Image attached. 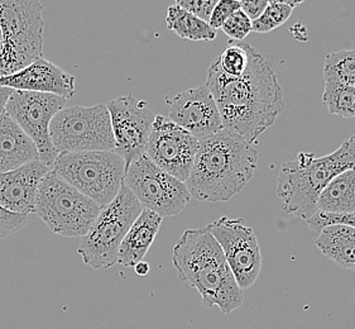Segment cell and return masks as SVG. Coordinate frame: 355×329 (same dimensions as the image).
<instances>
[{"mask_svg":"<svg viewBox=\"0 0 355 329\" xmlns=\"http://www.w3.org/2000/svg\"><path fill=\"white\" fill-rule=\"evenodd\" d=\"M205 86L218 106L224 129L249 144H256L284 109V94L275 70L256 50L239 78L227 76L215 60L207 70Z\"/></svg>","mask_w":355,"mask_h":329,"instance_id":"6da1fadb","label":"cell"},{"mask_svg":"<svg viewBox=\"0 0 355 329\" xmlns=\"http://www.w3.org/2000/svg\"><path fill=\"white\" fill-rule=\"evenodd\" d=\"M258 152L242 137L223 129L199 141L190 176L185 184L198 201H230L253 178Z\"/></svg>","mask_w":355,"mask_h":329,"instance_id":"7a4b0ae2","label":"cell"},{"mask_svg":"<svg viewBox=\"0 0 355 329\" xmlns=\"http://www.w3.org/2000/svg\"><path fill=\"white\" fill-rule=\"evenodd\" d=\"M172 262L178 279L198 290L205 308L218 307L223 314H229L242 307L243 290L207 229L185 230L173 247Z\"/></svg>","mask_w":355,"mask_h":329,"instance_id":"3957f363","label":"cell"},{"mask_svg":"<svg viewBox=\"0 0 355 329\" xmlns=\"http://www.w3.org/2000/svg\"><path fill=\"white\" fill-rule=\"evenodd\" d=\"M352 169H355V136L325 158L300 152L296 160L281 167L277 185L281 209L307 222L318 213V199L325 186Z\"/></svg>","mask_w":355,"mask_h":329,"instance_id":"277c9868","label":"cell"},{"mask_svg":"<svg viewBox=\"0 0 355 329\" xmlns=\"http://www.w3.org/2000/svg\"><path fill=\"white\" fill-rule=\"evenodd\" d=\"M42 10L38 0H0V78L42 58Z\"/></svg>","mask_w":355,"mask_h":329,"instance_id":"5b68a950","label":"cell"},{"mask_svg":"<svg viewBox=\"0 0 355 329\" xmlns=\"http://www.w3.org/2000/svg\"><path fill=\"white\" fill-rule=\"evenodd\" d=\"M52 170L103 209L121 192L127 164L114 151H90L60 153Z\"/></svg>","mask_w":355,"mask_h":329,"instance_id":"8992f818","label":"cell"},{"mask_svg":"<svg viewBox=\"0 0 355 329\" xmlns=\"http://www.w3.org/2000/svg\"><path fill=\"white\" fill-rule=\"evenodd\" d=\"M101 208L51 170L37 192L35 212L53 235L84 237Z\"/></svg>","mask_w":355,"mask_h":329,"instance_id":"52a82bcc","label":"cell"},{"mask_svg":"<svg viewBox=\"0 0 355 329\" xmlns=\"http://www.w3.org/2000/svg\"><path fill=\"white\" fill-rule=\"evenodd\" d=\"M142 212L135 194L123 184L115 199L101 209L93 227L81 237L78 253L84 264L95 270L116 265L121 242Z\"/></svg>","mask_w":355,"mask_h":329,"instance_id":"ba28073f","label":"cell"},{"mask_svg":"<svg viewBox=\"0 0 355 329\" xmlns=\"http://www.w3.org/2000/svg\"><path fill=\"white\" fill-rule=\"evenodd\" d=\"M50 136L58 155L115 150L107 104L64 108L53 117L50 124Z\"/></svg>","mask_w":355,"mask_h":329,"instance_id":"9c48e42d","label":"cell"},{"mask_svg":"<svg viewBox=\"0 0 355 329\" xmlns=\"http://www.w3.org/2000/svg\"><path fill=\"white\" fill-rule=\"evenodd\" d=\"M124 185L135 194L143 209L162 219L180 214L191 199L185 183L157 167L146 155L127 166Z\"/></svg>","mask_w":355,"mask_h":329,"instance_id":"30bf717a","label":"cell"},{"mask_svg":"<svg viewBox=\"0 0 355 329\" xmlns=\"http://www.w3.org/2000/svg\"><path fill=\"white\" fill-rule=\"evenodd\" d=\"M67 99L53 94L13 90L4 112L36 144L40 161L52 167L58 153L51 142L50 124Z\"/></svg>","mask_w":355,"mask_h":329,"instance_id":"8fae6325","label":"cell"},{"mask_svg":"<svg viewBox=\"0 0 355 329\" xmlns=\"http://www.w3.org/2000/svg\"><path fill=\"white\" fill-rule=\"evenodd\" d=\"M206 229L220 246L241 290L253 287L262 269V253L253 229L247 227L243 219L227 217L214 221Z\"/></svg>","mask_w":355,"mask_h":329,"instance_id":"7c38bea8","label":"cell"},{"mask_svg":"<svg viewBox=\"0 0 355 329\" xmlns=\"http://www.w3.org/2000/svg\"><path fill=\"white\" fill-rule=\"evenodd\" d=\"M198 150L199 140L167 117L156 115L144 155L157 167L175 179L186 183Z\"/></svg>","mask_w":355,"mask_h":329,"instance_id":"4fadbf2b","label":"cell"},{"mask_svg":"<svg viewBox=\"0 0 355 329\" xmlns=\"http://www.w3.org/2000/svg\"><path fill=\"white\" fill-rule=\"evenodd\" d=\"M107 108L115 141L114 152L129 166L146 153L156 115L147 101H138L130 94L109 101Z\"/></svg>","mask_w":355,"mask_h":329,"instance_id":"5bb4252c","label":"cell"},{"mask_svg":"<svg viewBox=\"0 0 355 329\" xmlns=\"http://www.w3.org/2000/svg\"><path fill=\"white\" fill-rule=\"evenodd\" d=\"M166 101L170 106L167 118L199 141L224 129L218 106L206 86L189 89Z\"/></svg>","mask_w":355,"mask_h":329,"instance_id":"9a60e30c","label":"cell"},{"mask_svg":"<svg viewBox=\"0 0 355 329\" xmlns=\"http://www.w3.org/2000/svg\"><path fill=\"white\" fill-rule=\"evenodd\" d=\"M51 170L36 160L12 171L0 172V207L15 214H33L38 187Z\"/></svg>","mask_w":355,"mask_h":329,"instance_id":"2e32d148","label":"cell"},{"mask_svg":"<svg viewBox=\"0 0 355 329\" xmlns=\"http://www.w3.org/2000/svg\"><path fill=\"white\" fill-rule=\"evenodd\" d=\"M0 86L21 92L53 94L64 99H70L76 93L75 78L43 58L21 71L0 78Z\"/></svg>","mask_w":355,"mask_h":329,"instance_id":"e0dca14e","label":"cell"},{"mask_svg":"<svg viewBox=\"0 0 355 329\" xmlns=\"http://www.w3.org/2000/svg\"><path fill=\"white\" fill-rule=\"evenodd\" d=\"M40 160L36 144L4 112L0 115V172Z\"/></svg>","mask_w":355,"mask_h":329,"instance_id":"ac0fdd59","label":"cell"},{"mask_svg":"<svg viewBox=\"0 0 355 329\" xmlns=\"http://www.w3.org/2000/svg\"><path fill=\"white\" fill-rule=\"evenodd\" d=\"M161 224L162 218L159 215L143 209L121 242L118 252V264L124 267H135L142 262L161 228Z\"/></svg>","mask_w":355,"mask_h":329,"instance_id":"d6986e66","label":"cell"},{"mask_svg":"<svg viewBox=\"0 0 355 329\" xmlns=\"http://www.w3.org/2000/svg\"><path fill=\"white\" fill-rule=\"evenodd\" d=\"M316 246L324 256L345 270H355V228L344 224L327 226L320 230Z\"/></svg>","mask_w":355,"mask_h":329,"instance_id":"ffe728a7","label":"cell"},{"mask_svg":"<svg viewBox=\"0 0 355 329\" xmlns=\"http://www.w3.org/2000/svg\"><path fill=\"white\" fill-rule=\"evenodd\" d=\"M318 212L327 214H354L355 169L341 172L320 194Z\"/></svg>","mask_w":355,"mask_h":329,"instance_id":"44dd1931","label":"cell"},{"mask_svg":"<svg viewBox=\"0 0 355 329\" xmlns=\"http://www.w3.org/2000/svg\"><path fill=\"white\" fill-rule=\"evenodd\" d=\"M167 28L178 37L189 41H213L216 38L218 31L211 28L209 23L201 21L198 17L186 12L185 9L173 4L167 10L166 17Z\"/></svg>","mask_w":355,"mask_h":329,"instance_id":"7402d4cb","label":"cell"},{"mask_svg":"<svg viewBox=\"0 0 355 329\" xmlns=\"http://www.w3.org/2000/svg\"><path fill=\"white\" fill-rule=\"evenodd\" d=\"M325 84L355 87V50H340L327 55L322 69Z\"/></svg>","mask_w":355,"mask_h":329,"instance_id":"603a6c76","label":"cell"},{"mask_svg":"<svg viewBox=\"0 0 355 329\" xmlns=\"http://www.w3.org/2000/svg\"><path fill=\"white\" fill-rule=\"evenodd\" d=\"M322 103L331 115L343 118H354L355 87L325 84Z\"/></svg>","mask_w":355,"mask_h":329,"instance_id":"cb8c5ba5","label":"cell"},{"mask_svg":"<svg viewBox=\"0 0 355 329\" xmlns=\"http://www.w3.org/2000/svg\"><path fill=\"white\" fill-rule=\"evenodd\" d=\"M254 49H252L248 43L230 41L220 58H218L221 71L232 78L242 76L248 67Z\"/></svg>","mask_w":355,"mask_h":329,"instance_id":"d4e9b609","label":"cell"},{"mask_svg":"<svg viewBox=\"0 0 355 329\" xmlns=\"http://www.w3.org/2000/svg\"><path fill=\"white\" fill-rule=\"evenodd\" d=\"M301 4V1H268V6L263 15L252 22L253 32L268 33L273 29L281 27L291 17L293 9Z\"/></svg>","mask_w":355,"mask_h":329,"instance_id":"484cf974","label":"cell"},{"mask_svg":"<svg viewBox=\"0 0 355 329\" xmlns=\"http://www.w3.org/2000/svg\"><path fill=\"white\" fill-rule=\"evenodd\" d=\"M221 29L232 41L243 42V40L253 32V26L252 21L239 9L223 24Z\"/></svg>","mask_w":355,"mask_h":329,"instance_id":"4316f807","label":"cell"},{"mask_svg":"<svg viewBox=\"0 0 355 329\" xmlns=\"http://www.w3.org/2000/svg\"><path fill=\"white\" fill-rule=\"evenodd\" d=\"M307 224L310 228L319 232L327 226H333V224H344L355 228V213L354 214H327V213L318 212L313 218L307 221Z\"/></svg>","mask_w":355,"mask_h":329,"instance_id":"83f0119b","label":"cell"},{"mask_svg":"<svg viewBox=\"0 0 355 329\" xmlns=\"http://www.w3.org/2000/svg\"><path fill=\"white\" fill-rule=\"evenodd\" d=\"M239 9H241V1H238V0H220V1H218L216 6L214 8L211 17H210L209 26L215 31H218Z\"/></svg>","mask_w":355,"mask_h":329,"instance_id":"f1b7e54d","label":"cell"},{"mask_svg":"<svg viewBox=\"0 0 355 329\" xmlns=\"http://www.w3.org/2000/svg\"><path fill=\"white\" fill-rule=\"evenodd\" d=\"M218 0H178V7L185 9L186 12L198 17L201 21L209 23L214 8Z\"/></svg>","mask_w":355,"mask_h":329,"instance_id":"f546056e","label":"cell"},{"mask_svg":"<svg viewBox=\"0 0 355 329\" xmlns=\"http://www.w3.org/2000/svg\"><path fill=\"white\" fill-rule=\"evenodd\" d=\"M27 223V215L15 214L0 207V239L13 235Z\"/></svg>","mask_w":355,"mask_h":329,"instance_id":"4dcf8cb0","label":"cell"},{"mask_svg":"<svg viewBox=\"0 0 355 329\" xmlns=\"http://www.w3.org/2000/svg\"><path fill=\"white\" fill-rule=\"evenodd\" d=\"M268 6L267 0H243L241 1V10L252 22L258 19Z\"/></svg>","mask_w":355,"mask_h":329,"instance_id":"1f68e13d","label":"cell"},{"mask_svg":"<svg viewBox=\"0 0 355 329\" xmlns=\"http://www.w3.org/2000/svg\"><path fill=\"white\" fill-rule=\"evenodd\" d=\"M12 93H13L12 89L0 86V115L4 113V109H6V106H7L8 99H9V96H10V94Z\"/></svg>","mask_w":355,"mask_h":329,"instance_id":"d6a6232c","label":"cell"},{"mask_svg":"<svg viewBox=\"0 0 355 329\" xmlns=\"http://www.w3.org/2000/svg\"><path fill=\"white\" fill-rule=\"evenodd\" d=\"M135 273L138 275V276H146L148 272H150V265L147 264V262H139V264H137L135 266Z\"/></svg>","mask_w":355,"mask_h":329,"instance_id":"836d02e7","label":"cell"},{"mask_svg":"<svg viewBox=\"0 0 355 329\" xmlns=\"http://www.w3.org/2000/svg\"><path fill=\"white\" fill-rule=\"evenodd\" d=\"M0 50H1V29H0Z\"/></svg>","mask_w":355,"mask_h":329,"instance_id":"e575fe53","label":"cell"}]
</instances>
